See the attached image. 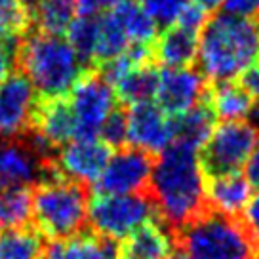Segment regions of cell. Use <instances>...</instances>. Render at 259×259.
Here are the masks:
<instances>
[{
    "label": "cell",
    "mask_w": 259,
    "mask_h": 259,
    "mask_svg": "<svg viewBox=\"0 0 259 259\" xmlns=\"http://www.w3.org/2000/svg\"><path fill=\"white\" fill-rule=\"evenodd\" d=\"M149 196L156 215L176 235L208 211L206 183L198 153L174 143L153 164Z\"/></svg>",
    "instance_id": "1"
},
{
    "label": "cell",
    "mask_w": 259,
    "mask_h": 259,
    "mask_svg": "<svg viewBox=\"0 0 259 259\" xmlns=\"http://www.w3.org/2000/svg\"><path fill=\"white\" fill-rule=\"evenodd\" d=\"M259 59V19L213 14L198 34V67L213 84L233 82Z\"/></svg>",
    "instance_id": "2"
},
{
    "label": "cell",
    "mask_w": 259,
    "mask_h": 259,
    "mask_svg": "<svg viewBox=\"0 0 259 259\" xmlns=\"http://www.w3.org/2000/svg\"><path fill=\"white\" fill-rule=\"evenodd\" d=\"M16 63L42 101L67 97L90 71L67 38L36 31L17 42Z\"/></svg>",
    "instance_id": "3"
},
{
    "label": "cell",
    "mask_w": 259,
    "mask_h": 259,
    "mask_svg": "<svg viewBox=\"0 0 259 259\" xmlns=\"http://www.w3.org/2000/svg\"><path fill=\"white\" fill-rule=\"evenodd\" d=\"M88 191L71 179L52 174L32 191L34 231L54 242L76 236L88 219Z\"/></svg>",
    "instance_id": "4"
},
{
    "label": "cell",
    "mask_w": 259,
    "mask_h": 259,
    "mask_svg": "<svg viewBox=\"0 0 259 259\" xmlns=\"http://www.w3.org/2000/svg\"><path fill=\"white\" fill-rule=\"evenodd\" d=\"M178 250L185 259H251L255 240L240 219H227L206 211L176 233Z\"/></svg>",
    "instance_id": "5"
},
{
    "label": "cell",
    "mask_w": 259,
    "mask_h": 259,
    "mask_svg": "<svg viewBox=\"0 0 259 259\" xmlns=\"http://www.w3.org/2000/svg\"><path fill=\"white\" fill-rule=\"evenodd\" d=\"M156 208L149 193L126 196L96 194L88 204V221L94 235L122 242L138 229L156 219Z\"/></svg>",
    "instance_id": "6"
},
{
    "label": "cell",
    "mask_w": 259,
    "mask_h": 259,
    "mask_svg": "<svg viewBox=\"0 0 259 259\" xmlns=\"http://www.w3.org/2000/svg\"><path fill=\"white\" fill-rule=\"evenodd\" d=\"M259 128L251 122H221L198 153L200 168L208 178L238 174L257 147Z\"/></svg>",
    "instance_id": "7"
},
{
    "label": "cell",
    "mask_w": 259,
    "mask_h": 259,
    "mask_svg": "<svg viewBox=\"0 0 259 259\" xmlns=\"http://www.w3.org/2000/svg\"><path fill=\"white\" fill-rule=\"evenodd\" d=\"M65 99L74 120V139H97L101 126L116 109L113 86L97 71H86Z\"/></svg>",
    "instance_id": "8"
},
{
    "label": "cell",
    "mask_w": 259,
    "mask_h": 259,
    "mask_svg": "<svg viewBox=\"0 0 259 259\" xmlns=\"http://www.w3.org/2000/svg\"><path fill=\"white\" fill-rule=\"evenodd\" d=\"M153 156L134 147L118 149L103 168L96 181V194L103 196H126V194L149 193Z\"/></svg>",
    "instance_id": "9"
},
{
    "label": "cell",
    "mask_w": 259,
    "mask_h": 259,
    "mask_svg": "<svg viewBox=\"0 0 259 259\" xmlns=\"http://www.w3.org/2000/svg\"><path fill=\"white\" fill-rule=\"evenodd\" d=\"M40 97L19 71L0 84V138H23L32 130Z\"/></svg>",
    "instance_id": "10"
},
{
    "label": "cell",
    "mask_w": 259,
    "mask_h": 259,
    "mask_svg": "<svg viewBox=\"0 0 259 259\" xmlns=\"http://www.w3.org/2000/svg\"><path fill=\"white\" fill-rule=\"evenodd\" d=\"M56 171L54 162L42 160L29 141L23 138H0V193L16 187L40 183Z\"/></svg>",
    "instance_id": "11"
},
{
    "label": "cell",
    "mask_w": 259,
    "mask_h": 259,
    "mask_svg": "<svg viewBox=\"0 0 259 259\" xmlns=\"http://www.w3.org/2000/svg\"><path fill=\"white\" fill-rule=\"evenodd\" d=\"M113 151L99 139H73L57 151L54 168L65 179L78 185L96 183Z\"/></svg>",
    "instance_id": "12"
},
{
    "label": "cell",
    "mask_w": 259,
    "mask_h": 259,
    "mask_svg": "<svg viewBox=\"0 0 259 259\" xmlns=\"http://www.w3.org/2000/svg\"><path fill=\"white\" fill-rule=\"evenodd\" d=\"M128 143L147 154H162L174 145V118L156 103L128 109Z\"/></svg>",
    "instance_id": "13"
},
{
    "label": "cell",
    "mask_w": 259,
    "mask_h": 259,
    "mask_svg": "<svg viewBox=\"0 0 259 259\" xmlns=\"http://www.w3.org/2000/svg\"><path fill=\"white\" fill-rule=\"evenodd\" d=\"M206 78L200 74V71H194L193 67L164 69L158 76V90L154 99L156 105L174 118L200 105L206 97Z\"/></svg>",
    "instance_id": "14"
},
{
    "label": "cell",
    "mask_w": 259,
    "mask_h": 259,
    "mask_svg": "<svg viewBox=\"0 0 259 259\" xmlns=\"http://www.w3.org/2000/svg\"><path fill=\"white\" fill-rule=\"evenodd\" d=\"M251 200V185L242 174L210 178L206 185L208 211L227 219H238Z\"/></svg>",
    "instance_id": "15"
},
{
    "label": "cell",
    "mask_w": 259,
    "mask_h": 259,
    "mask_svg": "<svg viewBox=\"0 0 259 259\" xmlns=\"http://www.w3.org/2000/svg\"><path fill=\"white\" fill-rule=\"evenodd\" d=\"M153 59L164 69H189L198 56V32L171 25L153 42Z\"/></svg>",
    "instance_id": "16"
},
{
    "label": "cell",
    "mask_w": 259,
    "mask_h": 259,
    "mask_svg": "<svg viewBox=\"0 0 259 259\" xmlns=\"http://www.w3.org/2000/svg\"><path fill=\"white\" fill-rule=\"evenodd\" d=\"M174 244L176 235L156 218L122 240L118 259H168Z\"/></svg>",
    "instance_id": "17"
},
{
    "label": "cell",
    "mask_w": 259,
    "mask_h": 259,
    "mask_svg": "<svg viewBox=\"0 0 259 259\" xmlns=\"http://www.w3.org/2000/svg\"><path fill=\"white\" fill-rule=\"evenodd\" d=\"M32 130L54 149H61L74 139V120L67 99H48L38 103Z\"/></svg>",
    "instance_id": "18"
},
{
    "label": "cell",
    "mask_w": 259,
    "mask_h": 259,
    "mask_svg": "<svg viewBox=\"0 0 259 259\" xmlns=\"http://www.w3.org/2000/svg\"><path fill=\"white\" fill-rule=\"evenodd\" d=\"M44 259H118L120 244L103 236L82 233L67 240H59L44 250Z\"/></svg>",
    "instance_id": "19"
},
{
    "label": "cell",
    "mask_w": 259,
    "mask_h": 259,
    "mask_svg": "<svg viewBox=\"0 0 259 259\" xmlns=\"http://www.w3.org/2000/svg\"><path fill=\"white\" fill-rule=\"evenodd\" d=\"M25 10L29 29L54 36H63L76 17L74 0H25Z\"/></svg>",
    "instance_id": "20"
},
{
    "label": "cell",
    "mask_w": 259,
    "mask_h": 259,
    "mask_svg": "<svg viewBox=\"0 0 259 259\" xmlns=\"http://www.w3.org/2000/svg\"><path fill=\"white\" fill-rule=\"evenodd\" d=\"M215 118L223 122H240L250 118L255 103L236 82L213 84L204 97Z\"/></svg>",
    "instance_id": "21"
},
{
    "label": "cell",
    "mask_w": 259,
    "mask_h": 259,
    "mask_svg": "<svg viewBox=\"0 0 259 259\" xmlns=\"http://www.w3.org/2000/svg\"><path fill=\"white\" fill-rule=\"evenodd\" d=\"M158 76H160V71L156 69L153 61L134 67L120 80L113 84L116 101H122L126 107L153 103L158 90Z\"/></svg>",
    "instance_id": "22"
},
{
    "label": "cell",
    "mask_w": 259,
    "mask_h": 259,
    "mask_svg": "<svg viewBox=\"0 0 259 259\" xmlns=\"http://www.w3.org/2000/svg\"><path fill=\"white\" fill-rule=\"evenodd\" d=\"M215 128V116L206 103L193 107L191 111L174 116V143L185 145L196 153L202 151Z\"/></svg>",
    "instance_id": "23"
},
{
    "label": "cell",
    "mask_w": 259,
    "mask_h": 259,
    "mask_svg": "<svg viewBox=\"0 0 259 259\" xmlns=\"http://www.w3.org/2000/svg\"><path fill=\"white\" fill-rule=\"evenodd\" d=\"M111 14L126 32L132 46H153L158 36V27L136 0H122L111 10Z\"/></svg>",
    "instance_id": "24"
},
{
    "label": "cell",
    "mask_w": 259,
    "mask_h": 259,
    "mask_svg": "<svg viewBox=\"0 0 259 259\" xmlns=\"http://www.w3.org/2000/svg\"><path fill=\"white\" fill-rule=\"evenodd\" d=\"M42 236L29 227L0 233V259H40L44 255Z\"/></svg>",
    "instance_id": "25"
},
{
    "label": "cell",
    "mask_w": 259,
    "mask_h": 259,
    "mask_svg": "<svg viewBox=\"0 0 259 259\" xmlns=\"http://www.w3.org/2000/svg\"><path fill=\"white\" fill-rule=\"evenodd\" d=\"M32 219V191L29 187L0 193V223L8 229H23Z\"/></svg>",
    "instance_id": "26"
},
{
    "label": "cell",
    "mask_w": 259,
    "mask_h": 259,
    "mask_svg": "<svg viewBox=\"0 0 259 259\" xmlns=\"http://www.w3.org/2000/svg\"><path fill=\"white\" fill-rule=\"evenodd\" d=\"M97 38H99V17H74L71 27L67 29V40L88 67L96 61Z\"/></svg>",
    "instance_id": "27"
},
{
    "label": "cell",
    "mask_w": 259,
    "mask_h": 259,
    "mask_svg": "<svg viewBox=\"0 0 259 259\" xmlns=\"http://www.w3.org/2000/svg\"><path fill=\"white\" fill-rule=\"evenodd\" d=\"M29 29L25 0H0V42L17 44Z\"/></svg>",
    "instance_id": "28"
},
{
    "label": "cell",
    "mask_w": 259,
    "mask_h": 259,
    "mask_svg": "<svg viewBox=\"0 0 259 259\" xmlns=\"http://www.w3.org/2000/svg\"><path fill=\"white\" fill-rule=\"evenodd\" d=\"M189 2L191 0H139L138 4L145 10V14L156 23V27L168 29L176 25Z\"/></svg>",
    "instance_id": "29"
},
{
    "label": "cell",
    "mask_w": 259,
    "mask_h": 259,
    "mask_svg": "<svg viewBox=\"0 0 259 259\" xmlns=\"http://www.w3.org/2000/svg\"><path fill=\"white\" fill-rule=\"evenodd\" d=\"M99 141H103L109 149H122L124 143H128V111L116 105L113 113L99 130Z\"/></svg>",
    "instance_id": "30"
},
{
    "label": "cell",
    "mask_w": 259,
    "mask_h": 259,
    "mask_svg": "<svg viewBox=\"0 0 259 259\" xmlns=\"http://www.w3.org/2000/svg\"><path fill=\"white\" fill-rule=\"evenodd\" d=\"M208 10L202 8L200 4H196V2H189L185 6V10L181 12V16L178 17V21H176V25H179V27H183V29H187V31H193V32H198L200 34V31H202V27L206 25V21H208Z\"/></svg>",
    "instance_id": "31"
},
{
    "label": "cell",
    "mask_w": 259,
    "mask_h": 259,
    "mask_svg": "<svg viewBox=\"0 0 259 259\" xmlns=\"http://www.w3.org/2000/svg\"><path fill=\"white\" fill-rule=\"evenodd\" d=\"M122 0H74L76 17H101Z\"/></svg>",
    "instance_id": "32"
},
{
    "label": "cell",
    "mask_w": 259,
    "mask_h": 259,
    "mask_svg": "<svg viewBox=\"0 0 259 259\" xmlns=\"http://www.w3.org/2000/svg\"><path fill=\"white\" fill-rule=\"evenodd\" d=\"M223 14L242 19H259V0H223Z\"/></svg>",
    "instance_id": "33"
},
{
    "label": "cell",
    "mask_w": 259,
    "mask_h": 259,
    "mask_svg": "<svg viewBox=\"0 0 259 259\" xmlns=\"http://www.w3.org/2000/svg\"><path fill=\"white\" fill-rule=\"evenodd\" d=\"M236 84L251 97L253 103H255V101L259 103V59L253 65H250V67L238 76V82H236Z\"/></svg>",
    "instance_id": "34"
},
{
    "label": "cell",
    "mask_w": 259,
    "mask_h": 259,
    "mask_svg": "<svg viewBox=\"0 0 259 259\" xmlns=\"http://www.w3.org/2000/svg\"><path fill=\"white\" fill-rule=\"evenodd\" d=\"M240 223L244 225V229L248 231V235L253 240H259V193L255 196H251L250 204L246 206L244 215L240 219Z\"/></svg>",
    "instance_id": "35"
},
{
    "label": "cell",
    "mask_w": 259,
    "mask_h": 259,
    "mask_svg": "<svg viewBox=\"0 0 259 259\" xmlns=\"http://www.w3.org/2000/svg\"><path fill=\"white\" fill-rule=\"evenodd\" d=\"M16 48L17 44L0 42V84L14 73V67H16Z\"/></svg>",
    "instance_id": "36"
},
{
    "label": "cell",
    "mask_w": 259,
    "mask_h": 259,
    "mask_svg": "<svg viewBox=\"0 0 259 259\" xmlns=\"http://www.w3.org/2000/svg\"><path fill=\"white\" fill-rule=\"evenodd\" d=\"M244 178L248 179V183L251 185V189L253 187H259V143L257 147L251 151L250 158L246 160V164H244Z\"/></svg>",
    "instance_id": "37"
},
{
    "label": "cell",
    "mask_w": 259,
    "mask_h": 259,
    "mask_svg": "<svg viewBox=\"0 0 259 259\" xmlns=\"http://www.w3.org/2000/svg\"><path fill=\"white\" fill-rule=\"evenodd\" d=\"M193 2L200 4V6L206 10H213V8H218V6H221L223 0H193Z\"/></svg>",
    "instance_id": "38"
},
{
    "label": "cell",
    "mask_w": 259,
    "mask_h": 259,
    "mask_svg": "<svg viewBox=\"0 0 259 259\" xmlns=\"http://www.w3.org/2000/svg\"><path fill=\"white\" fill-rule=\"evenodd\" d=\"M251 259H259V244L255 246V250H253V257Z\"/></svg>",
    "instance_id": "39"
},
{
    "label": "cell",
    "mask_w": 259,
    "mask_h": 259,
    "mask_svg": "<svg viewBox=\"0 0 259 259\" xmlns=\"http://www.w3.org/2000/svg\"><path fill=\"white\" fill-rule=\"evenodd\" d=\"M0 233H2V223H0Z\"/></svg>",
    "instance_id": "40"
}]
</instances>
